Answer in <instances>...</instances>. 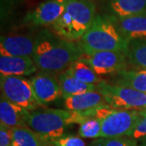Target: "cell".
Here are the masks:
<instances>
[{"instance_id":"cell-1","label":"cell","mask_w":146,"mask_h":146,"mask_svg":"<svg viewBox=\"0 0 146 146\" xmlns=\"http://www.w3.org/2000/svg\"><path fill=\"white\" fill-rule=\"evenodd\" d=\"M84 55L78 42H71L50 33L36 37L33 59L38 70L60 74Z\"/></svg>"},{"instance_id":"cell-2","label":"cell","mask_w":146,"mask_h":146,"mask_svg":"<svg viewBox=\"0 0 146 146\" xmlns=\"http://www.w3.org/2000/svg\"><path fill=\"white\" fill-rule=\"evenodd\" d=\"M96 16L93 0H67L64 11L51 26L52 30L60 38L79 42L91 28Z\"/></svg>"},{"instance_id":"cell-3","label":"cell","mask_w":146,"mask_h":146,"mask_svg":"<svg viewBox=\"0 0 146 146\" xmlns=\"http://www.w3.org/2000/svg\"><path fill=\"white\" fill-rule=\"evenodd\" d=\"M90 118L88 112L58 109L36 110L29 112L27 125L42 138L51 142L63 136L69 126L80 124Z\"/></svg>"},{"instance_id":"cell-4","label":"cell","mask_w":146,"mask_h":146,"mask_svg":"<svg viewBox=\"0 0 146 146\" xmlns=\"http://www.w3.org/2000/svg\"><path fill=\"white\" fill-rule=\"evenodd\" d=\"M84 54L99 51H123L127 54L129 42L119 33L112 16L97 15L91 28L79 41Z\"/></svg>"},{"instance_id":"cell-5","label":"cell","mask_w":146,"mask_h":146,"mask_svg":"<svg viewBox=\"0 0 146 146\" xmlns=\"http://www.w3.org/2000/svg\"><path fill=\"white\" fill-rule=\"evenodd\" d=\"M1 94L11 102L29 111L42 107L36 98L29 79L24 76H0Z\"/></svg>"},{"instance_id":"cell-6","label":"cell","mask_w":146,"mask_h":146,"mask_svg":"<svg viewBox=\"0 0 146 146\" xmlns=\"http://www.w3.org/2000/svg\"><path fill=\"white\" fill-rule=\"evenodd\" d=\"M98 91L103 95L107 104L116 109L145 110L146 94L102 80L97 84Z\"/></svg>"},{"instance_id":"cell-7","label":"cell","mask_w":146,"mask_h":146,"mask_svg":"<svg viewBox=\"0 0 146 146\" xmlns=\"http://www.w3.org/2000/svg\"><path fill=\"white\" fill-rule=\"evenodd\" d=\"M141 110H137L111 107L109 112L101 119V137L127 136L136 125Z\"/></svg>"},{"instance_id":"cell-8","label":"cell","mask_w":146,"mask_h":146,"mask_svg":"<svg viewBox=\"0 0 146 146\" xmlns=\"http://www.w3.org/2000/svg\"><path fill=\"white\" fill-rule=\"evenodd\" d=\"M85 60L98 76H114L124 70L127 65L126 53L123 51H99L84 55Z\"/></svg>"},{"instance_id":"cell-9","label":"cell","mask_w":146,"mask_h":146,"mask_svg":"<svg viewBox=\"0 0 146 146\" xmlns=\"http://www.w3.org/2000/svg\"><path fill=\"white\" fill-rule=\"evenodd\" d=\"M29 80L36 98L42 107L63 98L58 80L54 77V74L41 71Z\"/></svg>"},{"instance_id":"cell-10","label":"cell","mask_w":146,"mask_h":146,"mask_svg":"<svg viewBox=\"0 0 146 146\" xmlns=\"http://www.w3.org/2000/svg\"><path fill=\"white\" fill-rule=\"evenodd\" d=\"M67 0H46L25 17V22L33 26H52L64 11Z\"/></svg>"},{"instance_id":"cell-11","label":"cell","mask_w":146,"mask_h":146,"mask_svg":"<svg viewBox=\"0 0 146 146\" xmlns=\"http://www.w3.org/2000/svg\"><path fill=\"white\" fill-rule=\"evenodd\" d=\"M36 37L29 35L2 36L0 39V54L33 58Z\"/></svg>"},{"instance_id":"cell-12","label":"cell","mask_w":146,"mask_h":146,"mask_svg":"<svg viewBox=\"0 0 146 146\" xmlns=\"http://www.w3.org/2000/svg\"><path fill=\"white\" fill-rule=\"evenodd\" d=\"M111 16L119 33L127 42L146 39V12L124 18Z\"/></svg>"},{"instance_id":"cell-13","label":"cell","mask_w":146,"mask_h":146,"mask_svg":"<svg viewBox=\"0 0 146 146\" xmlns=\"http://www.w3.org/2000/svg\"><path fill=\"white\" fill-rule=\"evenodd\" d=\"M38 69L31 57L0 56V74L2 76H28Z\"/></svg>"},{"instance_id":"cell-14","label":"cell","mask_w":146,"mask_h":146,"mask_svg":"<svg viewBox=\"0 0 146 146\" xmlns=\"http://www.w3.org/2000/svg\"><path fill=\"white\" fill-rule=\"evenodd\" d=\"M30 111L11 102L1 94L0 98V125L8 128L28 127L27 119Z\"/></svg>"},{"instance_id":"cell-15","label":"cell","mask_w":146,"mask_h":146,"mask_svg":"<svg viewBox=\"0 0 146 146\" xmlns=\"http://www.w3.org/2000/svg\"><path fill=\"white\" fill-rule=\"evenodd\" d=\"M103 95L98 91H92L64 99V106L68 110L88 112L107 106Z\"/></svg>"},{"instance_id":"cell-16","label":"cell","mask_w":146,"mask_h":146,"mask_svg":"<svg viewBox=\"0 0 146 146\" xmlns=\"http://www.w3.org/2000/svg\"><path fill=\"white\" fill-rule=\"evenodd\" d=\"M110 83L146 94V69H124L112 76Z\"/></svg>"},{"instance_id":"cell-17","label":"cell","mask_w":146,"mask_h":146,"mask_svg":"<svg viewBox=\"0 0 146 146\" xmlns=\"http://www.w3.org/2000/svg\"><path fill=\"white\" fill-rule=\"evenodd\" d=\"M58 80L61 87L63 99L87 92L98 91L97 84L83 83L68 74L66 71L58 74Z\"/></svg>"},{"instance_id":"cell-18","label":"cell","mask_w":146,"mask_h":146,"mask_svg":"<svg viewBox=\"0 0 146 146\" xmlns=\"http://www.w3.org/2000/svg\"><path fill=\"white\" fill-rule=\"evenodd\" d=\"M109 8L117 18L140 15L146 12V0H110Z\"/></svg>"},{"instance_id":"cell-19","label":"cell","mask_w":146,"mask_h":146,"mask_svg":"<svg viewBox=\"0 0 146 146\" xmlns=\"http://www.w3.org/2000/svg\"><path fill=\"white\" fill-rule=\"evenodd\" d=\"M11 130L13 146H52L50 141L29 127H18Z\"/></svg>"},{"instance_id":"cell-20","label":"cell","mask_w":146,"mask_h":146,"mask_svg":"<svg viewBox=\"0 0 146 146\" xmlns=\"http://www.w3.org/2000/svg\"><path fill=\"white\" fill-rule=\"evenodd\" d=\"M66 72L73 77L85 84H98L102 80L94 72L84 56L74 62Z\"/></svg>"},{"instance_id":"cell-21","label":"cell","mask_w":146,"mask_h":146,"mask_svg":"<svg viewBox=\"0 0 146 146\" xmlns=\"http://www.w3.org/2000/svg\"><path fill=\"white\" fill-rule=\"evenodd\" d=\"M126 54L127 62L133 68L146 69V39L129 42Z\"/></svg>"},{"instance_id":"cell-22","label":"cell","mask_w":146,"mask_h":146,"mask_svg":"<svg viewBox=\"0 0 146 146\" xmlns=\"http://www.w3.org/2000/svg\"><path fill=\"white\" fill-rule=\"evenodd\" d=\"M78 135L85 139H98L102 135V122L97 118L88 119L79 124Z\"/></svg>"},{"instance_id":"cell-23","label":"cell","mask_w":146,"mask_h":146,"mask_svg":"<svg viewBox=\"0 0 146 146\" xmlns=\"http://www.w3.org/2000/svg\"><path fill=\"white\" fill-rule=\"evenodd\" d=\"M89 146H138V141L128 136L101 137L91 141Z\"/></svg>"},{"instance_id":"cell-24","label":"cell","mask_w":146,"mask_h":146,"mask_svg":"<svg viewBox=\"0 0 146 146\" xmlns=\"http://www.w3.org/2000/svg\"><path fill=\"white\" fill-rule=\"evenodd\" d=\"M50 143L53 146H86L83 138L71 134H64Z\"/></svg>"},{"instance_id":"cell-25","label":"cell","mask_w":146,"mask_h":146,"mask_svg":"<svg viewBox=\"0 0 146 146\" xmlns=\"http://www.w3.org/2000/svg\"><path fill=\"white\" fill-rule=\"evenodd\" d=\"M128 137L139 141L146 136V110H141L139 119Z\"/></svg>"},{"instance_id":"cell-26","label":"cell","mask_w":146,"mask_h":146,"mask_svg":"<svg viewBox=\"0 0 146 146\" xmlns=\"http://www.w3.org/2000/svg\"><path fill=\"white\" fill-rule=\"evenodd\" d=\"M0 146H13L11 130L3 125H0Z\"/></svg>"},{"instance_id":"cell-27","label":"cell","mask_w":146,"mask_h":146,"mask_svg":"<svg viewBox=\"0 0 146 146\" xmlns=\"http://www.w3.org/2000/svg\"><path fill=\"white\" fill-rule=\"evenodd\" d=\"M138 146H146V136L138 141Z\"/></svg>"},{"instance_id":"cell-28","label":"cell","mask_w":146,"mask_h":146,"mask_svg":"<svg viewBox=\"0 0 146 146\" xmlns=\"http://www.w3.org/2000/svg\"><path fill=\"white\" fill-rule=\"evenodd\" d=\"M145 110H146V109H145Z\"/></svg>"},{"instance_id":"cell-29","label":"cell","mask_w":146,"mask_h":146,"mask_svg":"<svg viewBox=\"0 0 146 146\" xmlns=\"http://www.w3.org/2000/svg\"><path fill=\"white\" fill-rule=\"evenodd\" d=\"M52 146H53V145H52Z\"/></svg>"}]
</instances>
